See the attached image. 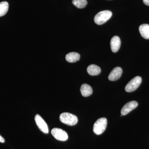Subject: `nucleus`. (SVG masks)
<instances>
[{
	"label": "nucleus",
	"mask_w": 149,
	"mask_h": 149,
	"mask_svg": "<svg viewBox=\"0 0 149 149\" xmlns=\"http://www.w3.org/2000/svg\"><path fill=\"white\" fill-rule=\"evenodd\" d=\"M59 118L62 123L70 126L76 125L78 121L77 116L69 113H63L60 116Z\"/></svg>",
	"instance_id": "nucleus-1"
},
{
	"label": "nucleus",
	"mask_w": 149,
	"mask_h": 149,
	"mask_svg": "<svg viewBox=\"0 0 149 149\" xmlns=\"http://www.w3.org/2000/svg\"><path fill=\"white\" fill-rule=\"evenodd\" d=\"M112 13L111 11L105 10L100 12L95 16L94 21L96 24L101 25L105 23L111 17Z\"/></svg>",
	"instance_id": "nucleus-2"
},
{
	"label": "nucleus",
	"mask_w": 149,
	"mask_h": 149,
	"mask_svg": "<svg viewBox=\"0 0 149 149\" xmlns=\"http://www.w3.org/2000/svg\"><path fill=\"white\" fill-rule=\"evenodd\" d=\"M107 120L105 118H99L95 122L93 126V131L97 135L102 134L107 128Z\"/></svg>",
	"instance_id": "nucleus-3"
},
{
	"label": "nucleus",
	"mask_w": 149,
	"mask_h": 149,
	"mask_svg": "<svg viewBox=\"0 0 149 149\" xmlns=\"http://www.w3.org/2000/svg\"><path fill=\"white\" fill-rule=\"evenodd\" d=\"M141 82L142 78L140 76H136L126 85L125 87V91L130 93L136 91L141 85Z\"/></svg>",
	"instance_id": "nucleus-4"
},
{
	"label": "nucleus",
	"mask_w": 149,
	"mask_h": 149,
	"mask_svg": "<svg viewBox=\"0 0 149 149\" xmlns=\"http://www.w3.org/2000/svg\"><path fill=\"white\" fill-rule=\"evenodd\" d=\"M52 136L58 141H65L68 139V135L64 130L59 128H54L51 131Z\"/></svg>",
	"instance_id": "nucleus-5"
},
{
	"label": "nucleus",
	"mask_w": 149,
	"mask_h": 149,
	"mask_svg": "<svg viewBox=\"0 0 149 149\" xmlns=\"http://www.w3.org/2000/svg\"><path fill=\"white\" fill-rule=\"evenodd\" d=\"M35 121L38 128L41 131L47 134L49 133V128L45 121L39 114H37L35 116Z\"/></svg>",
	"instance_id": "nucleus-6"
},
{
	"label": "nucleus",
	"mask_w": 149,
	"mask_h": 149,
	"mask_svg": "<svg viewBox=\"0 0 149 149\" xmlns=\"http://www.w3.org/2000/svg\"><path fill=\"white\" fill-rule=\"evenodd\" d=\"M138 106V103L135 101L128 102L125 104L121 110V114L123 116L128 114Z\"/></svg>",
	"instance_id": "nucleus-7"
},
{
	"label": "nucleus",
	"mask_w": 149,
	"mask_h": 149,
	"mask_svg": "<svg viewBox=\"0 0 149 149\" xmlns=\"http://www.w3.org/2000/svg\"><path fill=\"white\" fill-rule=\"evenodd\" d=\"M123 70L119 67L115 68L109 75L108 78L111 81H116L120 78L122 75Z\"/></svg>",
	"instance_id": "nucleus-8"
},
{
	"label": "nucleus",
	"mask_w": 149,
	"mask_h": 149,
	"mask_svg": "<svg viewBox=\"0 0 149 149\" xmlns=\"http://www.w3.org/2000/svg\"><path fill=\"white\" fill-rule=\"evenodd\" d=\"M121 42L120 38L117 36H115L111 38L110 42L111 48L113 52L116 53L120 49Z\"/></svg>",
	"instance_id": "nucleus-9"
},
{
	"label": "nucleus",
	"mask_w": 149,
	"mask_h": 149,
	"mask_svg": "<svg viewBox=\"0 0 149 149\" xmlns=\"http://www.w3.org/2000/svg\"><path fill=\"white\" fill-rule=\"evenodd\" d=\"M80 91L82 96L83 97H88L91 95L93 93L92 87L87 84H83L81 85Z\"/></svg>",
	"instance_id": "nucleus-10"
},
{
	"label": "nucleus",
	"mask_w": 149,
	"mask_h": 149,
	"mask_svg": "<svg viewBox=\"0 0 149 149\" xmlns=\"http://www.w3.org/2000/svg\"><path fill=\"white\" fill-rule=\"evenodd\" d=\"M101 71L100 68L95 64L91 65L87 68V72L88 74L92 76L98 75L100 73Z\"/></svg>",
	"instance_id": "nucleus-11"
},
{
	"label": "nucleus",
	"mask_w": 149,
	"mask_h": 149,
	"mask_svg": "<svg viewBox=\"0 0 149 149\" xmlns=\"http://www.w3.org/2000/svg\"><path fill=\"white\" fill-rule=\"evenodd\" d=\"M139 32L145 39L149 40V24H144L139 27Z\"/></svg>",
	"instance_id": "nucleus-12"
},
{
	"label": "nucleus",
	"mask_w": 149,
	"mask_h": 149,
	"mask_svg": "<svg viewBox=\"0 0 149 149\" xmlns=\"http://www.w3.org/2000/svg\"><path fill=\"white\" fill-rule=\"evenodd\" d=\"M80 55L77 53L70 52L68 54L65 56L66 60L68 62L74 63L80 60Z\"/></svg>",
	"instance_id": "nucleus-13"
},
{
	"label": "nucleus",
	"mask_w": 149,
	"mask_h": 149,
	"mask_svg": "<svg viewBox=\"0 0 149 149\" xmlns=\"http://www.w3.org/2000/svg\"><path fill=\"white\" fill-rule=\"evenodd\" d=\"M9 5L6 1L0 3V17L5 15L8 10Z\"/></svg>",
	"instance_id": "nucleus-14"
},
{
	"label": "nucleus",
	"mask_w": 149,
	"mask_h": 149,
	"mask_svg": "<svg viewBox=\"0 0 149 149\" xmlns=\"http://www.w3.org/2000/svg\"><path fill=\"white\" fill-rule=\"evenodd\" d=\"M72 3L77 8H83L87 5L88 2L86 0H72Z\"/></svg>",
	"instance_id": "nucleus-15"
},
{
	"label": "nucleus",
	"mask_w": 149,
	"mask_h": 149,
	"mask_svg": "<svg viewBox=\"0 0 149 149\" xmlns=\"http://www.w3.org/2000/svg\"><path fill=\"white\" fill-rule=\"evenodd\" d=\"M143 1L145 4L149 6V0H143Z\"/></svg>",
	"instance_id": "nucleus-16"
},
{
	"label": "nucleus",
	"mask_w": 149,
	"mask_h": 149,
	"mask_svg": "<svg viewBox=\"0 0 149 149\" xmlns=\"http://www.w3.org/2000/svg\"><path fill=\"white\" fill-rule=\"evenodd\" d=\"M0 142L2 143H3L5 142L4 139L1 136H0Z\"/></svg>",
	"instance_id": "nucleus-17"
}]
</instances>
